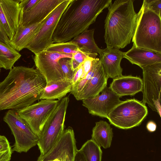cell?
<instances>
[{
    "label": "cell",
    "instance_id": "1",
    "mask_svg": "<svg viewBox=\"0 0 161 161\" xmlns=\"http://www.w3.org/2000/svg\"><path fill=\"white\" fill-rule=\"evenodd\" d=\"M46 84L36 69L13 67L0 82V110H18L32 104L40 99Z\"/></svg>",
    "mask_w": 161,
    "mask_h": 161
},
{
    "label": "cell",
    "instance_id": "2",
    "mask_svg": "<svg viewBox=\"0 0 161 161\" xmlns=\"http://www.w3.org/2000/svg\"><path fill=\"white\" fill-rule=\"evenodd\" d=\"M112 0H72L62 14L53 36V43L69 41L94 23Z\"/></svg>",
    "mask_w": 161,
    "mask_h": 161
},
{
    "label": "cell",
    "instance_id": "3",
    "mask_svg": "<svg viewBox=\"0 0 161 161\" xmlns=\"http://www.w3.org/2000/svg\"><path fill=\"white\" fill-rule=\"evenodd\" d=\"M134 1L116 0L108 8L104 35L107 46L119 49L130 43L137 17L134 7Z\"/></svg>",
    "mask_w": 161,
    "mask_h": 161
},
{
    "label": "cell",
    "instance_id": "4",
    "mask_svg": "<svg viewBox=\"0 0 161 161\" xmlns=\"http://www.w3.org/2000/svg\"><path fill=\"white\" fill-rule=\"evenodd\" d=\"M132 39L136 48L161 53V18L143 4Z\"/></svg>",
    "mask_w": 161,
    "mask_h": 161
},
{
    "label": "cell",
    "instance_id": "5",
    "mask_svg": "<svg viewBox=\"0 0 161 161\" xmlns=\"http://www.w3.org/2000/svg\"><path fill=\"white\" fill-rule=\"evenodd\" d=\"M68 96L59 100L57 105L45 124L37 143L40 152L38 158L47 153L54 146L64 131Z\"/></svg>",
    "mask_w": 161,
    "mask_h": 161
},
{
    "label": "cell",
    "instance_id": "6",
    "mask_svg": "<svg viewBox=\"0 0 161 161\" xmlns=\"http://www.w3.org/2000/svg\"><path fill=\"white\" fill-rule=\"evenodd\" d=\"M147 114L146 105L133 98L122 101L111 111L107 118L115 127L126 130L139 126Z\"/></svg>",
    "mask_w": 161,
    "mask_h": 161
},
{
    "label": "cell",
    "instance_id": "7",
    "mask_svg": "<svg viewBox=\"0 0 161 161\" xmlns=\"http://www.w3.org/2000/svg\"><path fill=\"white\" fill-rule=\"evenodd\" d=\"M3 120L8 125L15 138L13 151L26 153L37 144L39 138L19 115L17 110H9Z\"/></svg>",
    "mask_w": 161,
    "mask_h": 161
},
{
    "label": "cell",
    "instance_id": "8",
    "mask_svg": "<svg viewBox=\"0 0 161 161\" xmlns=\"http://www.w3.org/2000/svg\"><path fill=\"white\" fill-rule=\"evenodd\" d=\"M58 101L41 99L37 103L17 111L39 138L45 124L56 108Z\"/></svg>",
    "mask_w": 161,
    "mask_h": 161
},
{
    "label": "cell",
    "instance_id": "9",
    "mask_svg": "<svg viewBox=\"0 0 161 161\" xmlns=\"http://www.w3.org/2000/svg\"><path fill=\"white\" fill-rule=\"evenodd\" d=\"M72 0H65L46 18L39 31L27 46V48L36 54L53 43V36L58 21Z\"/></svg>",
    "mask_w": 161,
    "mask_h": 161
},
{
    "label": "cell",
    "instance_id": "10",
    "mask_svg": "<svg viewBox=\"0 0 161 161\" xmlns=\"http://www.w3.org/2000/svg\"><path fill=\"white\" fill-rule=\"evenodd\" d=\"M72 54L45 50L35 54L33 60L36 69L46 80L47 83L64 78L59 61L63 58H71Z\"/></svg>",
    "mask_w": 161,
    "mask_h": 161
},
{
    "label": "cell",
    "instance_id": "11",
    "mask_svg": "<svg viewBox=\"0 0 161 161\" xmlns=\"http://www.w3.org/2000/svg\"><path fill=\"white\" fill-rule=\"evenodd\" d=\"M142 70L143 99L142 102L148 104L153 111H156L154 101L160 99L161 91V63L143 67Z\"/></svg>",
    "mask_w": 161,
    "mask_h": 161
},
{
    "label": "cell",
    "instance_id": "12",
    "mask_svg": "<svg viewBox=\"0 0 161 161\" xmlns=\"http://www.w3.org/2000/svg\"><path fill=\"white\" fill-rule=\"evenodd\" d=\"M120 98L107 86L97 96L82 100V105L90 114L107 118L111 111L121 102Z\"/></svg>",
    "mask_w": 161,
    "mask_h": 161
},
{
    "label": "cell",
    "instance_id": "13",
    "mask_svg": "<svg viewBox=\"0 0 161 161\" xmlns=\"http://www.w3.org/2000/svg\"><path fill=\"white\" fill-rule=\"evenodd\" d=\"M20 0H0V25L11 40L19 25Z\"/></svg>",
    "mask_w": 161,
    "mask_h": 161
},
{
    "label": "cell",
    "instance_id": "14",
    "mask_svg": "<svg viewBox=\"0 0 161 161\" xmlns=\"http://www.w3.org/2000/svg\"><path fill=\"white\" fill-rule=\"evenodd\" d=\"M65 0H39L30 10L21 12L19 24L27 26L39 23L45 19Z\"/></svg>",
    "mask_w": 161,
    "mask_h": 161
},
{
    "label": "cell",
    "instance_id": "15",
    "mask_svg": "<svg viewBox=\"0 0 161 161\" xmlns=\"http://www.w3.org/2000/svg\"><path fill=\"white\" fill-rule=\"evenodd\" d=\"M123 54L119 49L107 46L99 55V60L108 78L114 79L122 75L120 63Z\"/></svg>",
    "mask_w": 161,
    "mask_h": 161
},
{
    "label": "cell",
    "instance_id": "16",
    "mask_svg": "<svg viewBox=\"0 0 161 161\" xmlns=\"http://www.w3.org/2000/svg\"><path fill=\"white\" fill-rule=\"evenodd\" d=\"M109 87L120 97L124 96H133L142 92V80L137 76L122 75L113 79Z\"/></svg>",
    "mask_w": 161,
    "mask_h": 161
},
{
    "label": "cell",
    "instance_id": "17",
    "mask_svg": "<svg viewBox=\"0 0 161 161\" xmlns=\"http://www.w3.org/2000/svg\"><path fill=\"white\" fill-rule=\"evenodd\" d=\"M123 57L132 64H136L141 68L161 63V53L137 48L133 45L130 49L123 52Z\"/></svg>",
    "mask_w": 161,
    "mask_h": 161
},
{
    "label": "cell",
    "instance_id": "18",
    "mask_svg": "<svg viewBox=\"0 0 161 161\" xmlns=\"http://www.w3.org/2000/svg\"><path fill=\"white\" fill-rule=\"evenodd\" d=\"M108 78L100 62L94 75L75 99L82 100L97 96L107 86Z\"/></svg>",
    "mask_w": 161,
    "mask_h": 161
},
{
    "label": "cell",
    "instance_id": "19",
    "mask_svg": "<svg viewBox=\"0 0 161 161\" xmlns=\"http://www.w3.org/2000/svg\"><path fill=\"white\" fill-rule=\"evenodd\" d=\"M46 19L39 23L29 26H25L19 25L15 34L9 41V45L18 52L26 48L39 31Z\"/></svg>",
    "mask_w": 161,
    "mask_h": 161
},
{
    "label": "cell",
    "instance_id": "20",
    "mask_svg": "<svg viewBox=\"0 0 161 161\" xmlns=\"http://www.w3.org/2000/svg\"><path fill=\"white\" fill-rule=\"evenodd\" d=\"M72 86V80L65 78L50 81L47 83L40 99L60 100L70 92Z\"/></svg>",
    "mask_w": 161,
    "mask_h": 161
},
{
    "label": "cell",
    "instance_id": "21",
    "mask_svg": "<svg viewBox=\"0 0 161 161\" xmlns=\"http://www.w3.org/2000/svg\"><path fill=\"white\" fill-rule=\"evenodd\" d=\"M113 137V129L108 122L101 120L95 123L91 139L98 146L104 149L109 148Z\"/></svg>",
    "mask_w": 161,
    "mask_h": 161
},
{
    "label": "cell",
    "instance_id": "22",
    "mask_svg": "<svg viewBox=\"0 0 161 161\" xmlns=\"http://www.w3.org/2000/svg\"><path fill=\"white\" fill-rule=\"evenodd\" d=\"M94 29L86 30L74 37L72 42L75 43L81 50L100 55L103 49L100 48L94 38Z\"/></svg>",
    "mask_w": 161,
    "mask_h": 161
},
{
    "label": "cell",
    "instance_id": "23",
    "mask_svg": "<svg viewBox=\"0 0 161 161\" xmlns=\"http://www.w3.org/2000/svg\"><path fill=\"white\" fill-rule=\"evenodd\" d=\"M21 56L9 44L0 41V68L11 69Z\"/></svg>",
    "mask_w": 161,
    "mask_h": 161
},
{
    "label": "cell",
    "instance_id": "24",
    "mask_svg": "<svg viewBox=\"0 0 161 161\" xmlns=\"http://www.w3.org/2000/svg\"><path fill=\"white\" fill-rule=\"evenodd\" d=\"M86 161H101L102 151L101 147L91 139L85 142L80 149Z\"/></svg>",
    "mask_w": 161,
    "mask_h": 161
},
{
    "label": "cell",
    "instance_id": "25",
    "mask_svg": "<svg viewBox=\"0 0 161 161\" xmlns=\"http://www.w3.org/2000/svg\"><path fill=\"white\" fill-rule=\"evenodd\" d=\"M100 63L99 58H95L92 61L91 68L85 76L76 84L73 86L70 93L76 98L96 73Z\"/></svg>",
    "mask_w": 161,
    "mask_h": 161
},
{
    "label": "cell",
    "instance_id": "26",
    "mask_svg": "<svg viewBox=\"0 0 161 161\" xmlns=\"http://www.w3.org/2000/svg\"><path fill=\"white\" fill-rule=\"evenodd\" d=\"M79 49L78 45L70 41L66 42L53 43L45 50L50 52L72 54L76 53Z\"/></svg>",
    "mask_w": 161,
    "mask_h": 161
},
{
    "label": "cell",
    "instance_id": "27",
    "mask_svg": "<svg viewBox=\"0 0 161 161\" xmlns=\"http://www.w3.org/2000/svg\"><path fill=\"white\" fill-rule=\"evenodd\" d=\"M13 151L7 138L0 135V161H9L11 160Z\"/></svg>",
    "mask_w": 161,
    "mask_h": 161
},
{
    "label": "cell",
    "instance_id": "28",
    "mask_svg": "<svg viewBox=\"0 0 161 161\" xmlns=\"http://www.w3.org/2000/svg\"><path fill=\"white\" fill-rule=\"evenodd\" d=\"M71 58H63L59 61L64 78L72 80L75 71H73L71 64Z\"/></svg>",
    "mask_w": 161,
    "mask_h": 161
},
{
    "label": "cell",
    "instance_id": "29",
    "mask_svg": "<svg viewBox=\"0 0 161 161\" xmlns=\"http://www.w3.org/2000/svg\"><path fill=\"white\" fill-rule=\"evenodd\" d=\"M142 4L148 9L161 18V0H144Z\"/></svg>",
    "mask_w": 161,
    "mask_h": 161
},
{
    "label": "cell",
    "instance_id": "30",
    "mask_svg": "<svg viewBox=\"0 0 161 161\" xmlns=\"http://www.w3.org/2000/svg\"><path fill=\"white\" fill-rule=\"evenodd\" d=\"M98 54L95 53H90L82 51L79 49L75 53L72 54V58L78 64L80 65L88 57L96 58Z\"/></svg>",
    "mask_w": 161,
    "mask_h": 161
},
{
    "label": "cell",
    "instance_id": "31",
    "mask_svg": "<svg viewBox=\"0 0 161 161\" xmlns=\"http://www.w3.org/2000/svg\"><path fill=\"white\" fill-rule=\"evenodd\" d=\"M39 0H20L21 12H24L30 10Z\"/></svg>",
    "mask_w": 161,
    "mask_h": 161
},
{
    "label": "cell",
    "instance_id": "32",
    "mask_svg": "<svg viewBox=\"0 0 161 161\" xmlns=\"http://www.w3.org/2000/svg\"><path fill=\"white\" fill-rule=\"evenodd\" d=\"M94 58L91 57H88L82 63L83 72L80 80L84 78L89 72L91 68L92 61Z\"/></svg>",
    "mask_w": 161,
    "mask_h": 161
},
{
    "label": "cell",
    "instance_id": "33",
    "mask_svg": "<svg viewBox=\"0 0 161 161\" xmlns=\"http://www.w3.org/2000/svg\"><path fill=\"white\" fill-rule=\"evenodd\" d=\"M83 66L82 64L76 70L72 80L73 86L76 84L80 80L83 74Z\"/></svg>",
    "mask_w": 161,
    "mask_h": 161
},
{
    "label": "cell",
    "instance_id": "34",
    "mask_svg": "<svg viewBox=\"0 0 161 161\" xmlns=\"http://www.w3.org/2000/svg\"><path fill=\"white\" fill-rule=\"evenodd\" d=\"M157 127L156 124L152 121L148 122L146 125V128L147 130L151 132H154L156 131Z\"/></svg>",
    "mask_w": 161,
    "mask_h": 161
},
{
    "label": "cell",
    "instance_id": "35",
    "mask_svg": "<svg viewBox=\"0 0 161 161\" xmlns=\"http://www.w3.org/2000/svg\"><path fill=\"white\" fill-rule=\"evenodd\" d=\"M9 39L2 30L0 25V41L9 44Z\"/></svg>",
    "mask_w": 161,
    "mask_h": 161
},
{
    "label": "cell",
    "instance_id": "36",
    "mask_svg": "<svg viewBox=\"0 0 161 161\" xmlns=\"http://www.w3.org/2000/svg\"><path fill=\"white\" fill-rule=\"evenodd\" d=\"M73 161H86L84 155L79 150H77Z\"/></svg>",
    "mask_w": 161,
    "mask_h": 161
},
{
    "label": "cell",
    "instance_id": "37",
    "mask_svg": "<svg viewBox=\"0 0 161 161\" xmlns=\"http://www.w3.org/2000/svg\"><path fill=\"white\" fill-rule=\"evenodd\" d=\"M156 111L158 112L160 117L161 116V106L160 104V99H158L153 102Z\"/></svg>",
    "mask_w": 161,
    "mask_h": 161
},
{
    "label": "cell",
    "instance_id": "38",
    "mask_svg": "<svg viewBox=\"0 0 161 161\" xmlns=\"http://www.w3.org/2000/svg\"><path fill=\"white\" fill-rule=\"evenodd\" d=\"M50 161H60L58 159H56Z\"/></svg>",
    "mask_w": 161,
    "mask_h": 161
},
{
    "label": "cell",
    "instance_id": "39",
    "mask_svg": "<svg viewBox=\"0 0 161 161\" xmlns=\"http://www.w3.org/2000/svg\"><path fill=\"white\" fill-rule=\"evenodd\" d=\"M1 68H0V73L1 71Z\"/></svg>",
    "mask_w": 161,
    "mask_h": 161
}]
</instances>
